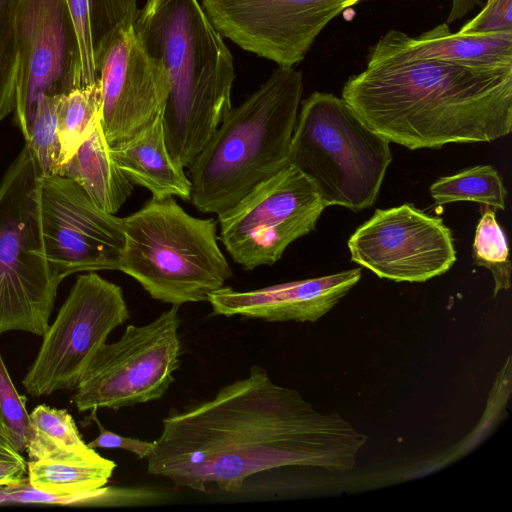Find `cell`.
I'll return each instance as SVG.
<instances>
[{
	"instance_id": "obj_6",
	"label": "cell",
	"mask_w": 512,
	"mask_h": 512,
	"mask_svg": "<svg viewBox=\"0 0 512 512\" xmlns=\"http://www.w3.org/2000/svg\"><path fill=\"white\" fill-rule=\"evenodd\" d=\"M300 104L289 164L311 181L326 207L358 212L372 206L392 161L390 142L342 97L316 91Z\"/></svg>"
},
{
	"instance_id": "obj_13",
	"label": "cell",
	"mask_w": 512,
	"mask_h": 512,
	"mask_svg": "<svg viewBox=\"0 0 512 512\" xmlns=\"http://www.w3.org/2000/svg\"><path fill=\"white\" fill-rule=\"evenodd\" d=\"M362 0H202L222 37L281 67L300 63L331 20Z\"/></svg>"
},
{
	"instance_id": "obj_24",
	"label": "cell",
	"mask_w": 512,
	"mask_h": 512,
	"mask_svg": "<svg viewBox=\"0 0 512 512\" xmlns=\"http://www.w3.org/2000/svg\"><path fill=\"white\" fill-rule=\"evenodd\" d=\"M430 195L436 205L472 201L494 209L506 208V188L491 165H478L441 177L430 186Z\"/></svg>"
},
{
	"instance_id": "obj_33",
	"label": "cell",
	"mask_w": 512,
	"mask_h": 512,
	"mask_svg": "<svg viewBox=\"0 0 512 512\" xmlns=\"http://www.w3.org/2000/svg\"><path fill=\"white\" fill-rule=\"evenodd\" d=\"M482 0H452V6L448 15L447 24H451L466 16L476 6H483Z\"/></svg>"
},
{
	"instance_id": "obj_1",
	"label": "cell",
	"mask_w": 512,
	"mask_h": 512,
	"mask_svg": "<svg viewBox=\"0 0 512 512\" xmlns=\"http://www.w3.org/2000/svg\"><path fill=\"white\" fill-rule=\"evenodd\" d=\"M366 441L339 414L316 412L297 390L253 365L211 399L171 410L147 470L177 488L204 492L214 484L236 493L250 476L281 467L350 471Z\"/></svg>"
},
{
	"instance_id": "obj_11",
	"label": "cell",
	"mask_w": 512,
	"mask_h": 512,
	"mask_svg": "<svg viewBox=\"0 0 512 512\" xmlns=\"http://www.w3.org/2000/svg\"><path fill=\"white\" fill-rule=\"evenodd\" d=\"M38 209L45 257L62 279L78 272L119 270L123 220L99 209L78 183L40 174Z\"/></svg>"
},
{
	"instance_id": "obj_21",
	"label": "cell",
	"mask_w": 512,
	"mask_h": 512,
	"mask_svg": "<svg viewBox=\"0 0 512 512\" xmlns=\"http://www.w3.org/2000/svg\"><path fill=\"white\" fill-rule=\"evenodd\" d=\"M29 416L25 452L30 460L98 461L103 458L84 442L66 409L40 404Z\"/></svg>"
},
{
	"instance_id": "obj_28",
	"label": "cell",
	"mask_w": 512,
	"mask_h": 512,
	"mask_svg": "<svg viewBox=\"0 0 512 512\" xmlns=\"http://www.w3.org/2000/svg\"><path fill=\"white\" fill-rule=\"evenodd\" d=\"M17 71L16 0H0V121L14 111Z\"/></svg>"
},
{
	"instance_id": "obj_22",
	"label": "cell",
	"mask_w": 512,
	"mask_h": 512,
	"mask_svg": "<svg viewBox=\"0 0 512 512\" xmlns=\"http://www.w3.org/2000/svg\"><path fill=\"white\" fill-rule=\"evenodd\" d=\"M116 463L98 461L30 460L27 463L29 483L36 489L56 495H73L104 487Z\"/></svg>"
},
{
	"instance_id": "obj_17",
	"label": "cell",
	"mask_w": 512,
	"mask_h": 512,
	"mask_svg": "<svg viewBox=\"0 0 512 512\" xmlns=\"http://www.w3.org/2000/svg\"><path fill=\"white\" fill-rule=\"evenodd\" d=\"M374 47L405 60H433L479 68L512 67V30L453 33L444 22L418 37L389 30Z\"/></svg>"
},
{
	"instance_id": "obj_3",
	"label": "cell",
	"mask_w": 512,
	"mask_h": 512,
	"mask_svg": "<svg viewBox=\"0 0 512 512\" xmlns=\"http://www.w3.org/2000/svg\"><path fill=\"white\" fill-rule=\"evenodd\" d=\"M133 31L166 70L165 139L172 157L189 167L232 108L231 52L197 0H147Z\"/></svg>"
},
{
	"instance_id": "obj_5",
	"label": "cell",
	"mask_w": 512,
	"mask_h": 512,
	"mask_svg": "<svg viewBox=\"0 0 512 512\" xmlns=\"http://www.w3.org/2000/svg\"><path fill=\"white\" fill-rule=\"evenodd\" d=\"M122 220L119 270L153 299L174 306L207 301L232 277L218 245L217 221L189 215L174 197H152Z\"/></svg>"
},
{
	"instance_id": "obj_7",
	"label": "cell",
	"mask_w": 512,
	"mask_h": 512,
	"mask_svg": "<svg viewBox=\"0 0 512 512\" xmlns=\"http://www.w3.org/2000/svg\"><path fill=\"white\" fill-rule=\"evenodd\" d=\"M39 176L25 144L0 183V335L20 330L43 336L63 280L44 253Z\"/></svg>"
},
{
	"instance_id": "obj_23",
	"label": "cell",
	"mask_w": 512,
	"mask_h": 512,
	"mask_svg": "<svg viewBox=\"0 0 512 512\" xmlns=\"http://www.w3.org/2000/svg\"><path fill=\"white\" fill-rule=\"evenodd\" d=\"M100 103L99 80L60 96L56 120L61 167L75 154L100 119Z\"/></svg>"
},
{
	"instance_id": "obj_14",
	"label": "cell",
	"mask_w": 512,
	"mask_h": 512,
	"mask_svg": "<svg viewBox=\"0 0 512 512\" xmlns=\"http://www.w3.org/2000/svg\"><path fill=\"white\" fill-rule=\"evenodd\" d=\"M348 248L351 261L396 282H425L456 261L451 230L410 203L376 209L350 236Z\"/></svg>"
},
{
	"instance_id": "obj_10",
	"label": "cell",
	"mask_w": 512,
	"mask_h": 512,
	"mask_svg": "<svg viewBox=\"0 0 512 512\" xmlns=\"http://www.w3.org/2000/svg\"><path fill=\"white\" fill-rule=\"evenodd\" d=\"M325 208L311 181L289 165L218 215L219 240L245 270L270 266L315 229Z\"/></svg>"
},
{
	"instance_id": "obj_20",
	"label": "cell",
	"mask_w": 512,
	"mask_h": 512,
	"mask_svg": "<svg viewBox=\"0 0 512 512\" xmlns=\"http://www.w3.org/2000/svg\"><path fill=\"white\" fill-rule=\"evenodd\" d=\"M58 175L74 180L99 209L113 215L134 189L111 155L100 119Z\"/></svg>"
},
{
	"instance_id": "obj_27",
	"label": "cell",
	"mask_w": 512,
	"mask_h": 512,
	"mask_svg": "<svg viewBox=\"0 0 512 512\" xmlns=\"http://www.w3.org/2000/svg\"><path fill=\"white\" fill-rule=\"evenodd\" d=\"M124 490L102 487L95 491L73 495H56L36 489L28 478L0 486V505L50 504V505H105L117 504L127 498Z\"/></svg>"
},
{
	"instance_id": "obj_32",
	"label": "cell",
	"mask_w": 512,
	"mask_h": 512,
	"mask_svg": "<svg viewBox=\"0 0 512 512\" xmlns=\"http://www.w3.org/2000/svg\"><path fill=\"white\" fill-rule=\"evenodd\" d=\"M27 462L7 440L0 436V486L24 478Z\"/></svg>"
},
{
	"instance_id": "obj_26",
	"label": "cell",
	"mask_w": 512,
	"mask_h": 512,
	"mask_svg": "<svg viewBox=\"0 0 512 512\" xmlns=\"http://www.w3.org/2000/svg\"><path fill=\"white\" fill-rule=\"evenodd\" d=\"M60 96L44 95L40 98L28 137L25 139L41 175L59 174L61 168L56 120Z\"/></svg>"
},
{
	"instance_id": "obj_15",
	"label": "cell",
	"mask_w": 512,
	"mask_h": 512,
	"mask_svg": "<svg viewBox=\"0 0 512 512\" xmlns=\"http://www.w3.org/2000/svg\"><path fill=\"white\" fill-rule=\"evenodd\" d=\"M99 82L100 124L110 146L132 139L164 114L168 75L162 62L144 50L133 26L110 44Z\"/></svg>"
},
{
	"instance_id": "obj_12",
	"label": "cell",
	"mask_w": 512,
	"mask_h": 512,
	"mask_svg": "<svg viewBox=\"0 0 512 512\" xmlns=\"http://www.w3.org/2000/svg\"><path fill=\"white\" fill-rule=\"evenodd\" d=\"M14 118L24 140L44 95L82 87L78 36L66 0H16Z\"/></svg>"
},
{
	"instance_id": "obj_2",
	"label": "cell",
	"mask_w": 512,
	"mask_h": 512,
	"mask_svg": "<svg viewBox=\"0 0 512 512\" xmlns=\"http://www.w3.org/2000/svg\"><path fill=\"white\" fill-rule=\"evenodd\" d=\"M342 98L368 127L410 150L491 142L512 129V67L405 60L372 46Z\"/></svg>"
},
{
	"instance_id": "obj_25",
	"label": "cell",
	"mask_w": 512,
	"mask_h": 512,
	"mask_svg": "<svg viewBox=\"0 0 512 512\" xmlns=\"http://www.w3.org/2000/svg\"><path fill=\"white\" fill-rule=\"evenodd\" d=\"M507 239L496 220L495 209L486 206L476 227L473 242L474 262L490 270L494 279V296L511 286V262Z\"/></svg>"
},
{
	"instance_id": "obj_19",
	"label": "cell",
	"mask_w": 512,
	"mask_h": 512,
	"mask_svg": "<svg viewBox=\"0 0 512 512\" xmlns=\"http://www.w3.org/2000/svg\"><path fill=\"white\" fill-rule=\"evenodd\" d=\"M81 54L82 87L99 80L106 51L117 34L133 26L137 0H66Z\"/></svg>"
},
{
	"instance_id": "obj_4",
	"label": "cell",
	"mask_w": 512,
	"mask_h": 512,
	"mask_svg": "<svg viewBox=\"0 0 512 512\" xmlns=\"http://www.w3.org/2000/svg\"><path fill=\"white\" fill-rule=\"evenodd\" d=\"M302 93V73L279 66L260 88L227 112L188 167L191 200L198 210L219 215L290 165Z\"/></svg>"
},
{
	"instance_id": "obj_30",
	"label": "cell",
	"mask_w": 512,
	"mask_h": 512,
	"mask_svg": "<svg viewBox=\"0 0 512 512\" xmlns=\"http://www.w3.org/2000/svg\"><path fill=\"white\" fill-rule=\"evenodd\" d=\"M482 7L459 32L486 34L512 30V0H487Z\"/></svg>"
},
{
	"instance_id": "obj_18",
	"label": "cell",
	"mask_w": 512,
	"mask_h": 512,
	"mask_svg": "<svg viewBox=\"0 0 512 512\" xmlns=\"http://www.w3.org/2000/svg\"><path fill=\"white\" fill-rule=\"evenodd\" d=\"M110 152L125 176L148 189L153 198L191 200L192 182L168 150L163 114L132 139L110 146Z\"/></svg>"
},
{
	"instance_id": "obj_16",
	"label": "cell",
	"mask_w": 512,
	"mask_h": 512,
	"mask_svg": "<svg viewBox=\"0 0 512 512\" xmlns=\"http://www.w3.org/2000/svg\"><path fill=\"white\" fill-rule=\"evenodd\" d=\"M361 268L250 291L221 287L209 294L213 314L268 322H315L360 280Z\"/></svg>"
},
{
	"instance_id": "obj_29",
	"label": "cell",
	"mask_w": 512,
	"mask_h": 512,
	"mask_svg": "<svg viewBox=\"0 0 512 512\" xmlns=\"http://www.w3.org/2000/svg\"><path fill=\"white\" fill-rule=\"evenodd\" d=\"M30 430L26 397L16 390L0 353V436L25 452Z\"/></svg>"
},
{
	"instance_id": "obj_9",
	"label": "cell",
	"mask_w": 512,
	"mask_h": 512,
	"mask_svg": "<svg viewBox=\"0 0 512 512\" xmlns=\"http://www.w3.org/2000/svg\"><path fill=\"white\" fill-rule=\"evenodd\" d=\"M129 317L120 286L95 271L79 275L22 380L26 392L39 397L74 391L96 351Z\"/></svg>"
},
{
	"instance_id": "obj_31",
	"label": "cell",
	"mask_w": 512,
	"mask_h": 512,
	"mask_svg": "<svg viewBox=\"0 0 512 512\" xmlns=\"http://www.w3.org/2000/svg\"><path fill=\"white\" fill-rule=\"evenodd\" d=\"M93 419L99 428V435L87 443L89 448L122 449L135 454L139 458H147L152 451L154 441H144L137 438L118 435L104 428L95 413Z\"/></svg>"
},
{
	"instance_id": "obj_8",
	"label": "cell",
	"mask_w": 512,
	"mask_h": 512,
	"mask_svg": "<svg viewBox=\"0 0 512 512\" xmlns=\"http://www.w3.org/2000/svg\"><path fill=\"white\" fill-rule=\"evenodd\" d=\"M179 306L172 305L145 325H128L91 358L72 401L79 412L118 410L158 400L180 364Z\"/></svg>"
}]
</instances>
